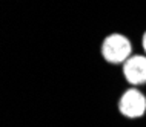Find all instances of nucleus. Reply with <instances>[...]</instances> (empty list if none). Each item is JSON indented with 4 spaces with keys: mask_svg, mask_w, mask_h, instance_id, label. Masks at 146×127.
<instances>
[{
    "mask_svg": "<svg viewBox=\"0 0 146 127\" xmlns=\"http://www.w3.org/2000/svg\"><path fill=\"white\" fill-rule=\"evenodd\" d=\"M131 41L120 34H112L103 41L102 46V54H103L105 60L109 63H121L131 58Z\"/></svg>",
    "mask_w": 146,
    "mask_h": 127,
    "instance_id": "f257e3e1",
    "label": "nucleus"
},
{
    "mask_svg": "<svg viewBox=\"0 0 146 127\" xmlns=\"http://www.w3.org/2000/svg\"><path fill=\"white\" fill-rule=\"evenodd\" d=\"M120 112L128 118H139L146 112V98L137 89L128 90L120 100Z\"/></svg>",
    "mask_w": 146,
    "mask_h": 127,
    "instance_id": "f03ea898",
    "label": "nucleus"
},
{
    "mask_svg": "<svg viewBox=\"0 0 146 127\" xmlns=\"http://www.w3.org/2000/svg\"><path fill=\"white\" fill-rule=\"evenodd\" d=\"M125 78L131 84H143L146 83V57L134 55L128 58L123 66Z\"/></svg>",
    "mask_w": 146,
    "mask_h": 127,
    "instance_id": "7ed1b4c3",
    "label": "nucleus"
},
{
    "mask_svg": "<svg viewBox=\"0 0 146 127\" xmlns=\"http://www.w3.org/2000/svg\"><path fill=\"white\" fill-rule=\"evenodd\" d=\"M143 49H145V52H146V32L143 35Z\"/></svg>",
    "mask_w": 146,
    "mask_h": 127,
    "instance_id": "20e7f679",
    "label": "nucleus"
}]
</instances>
